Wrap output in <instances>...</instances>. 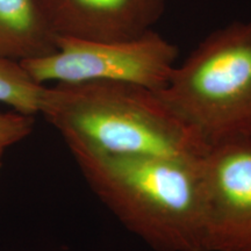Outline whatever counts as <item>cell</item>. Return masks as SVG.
<instances>
[{"label":"cell","mask_w":251,"mask_h":251,"mask_svg":"<svg viewBox=\"0 0 251 251\" xmlns=\"http://www.w3.org/2000/svg\"><path fill=\"white\" fill-rule=\"evenodd\" d=\"M34 118L15 111L0 112V150H6L27 139L34 129Z\"/></svg>","instance_id":"9c48e42d"},{"label":"cell","mask_w":251,"mask_h":251,"mask_svg":"<svg viewBox=\"0 0 251 251\" xmlns=\"http://www.w3.org/2000/svg\"><path fill=\"white\" fill-rule=\"evenodd\" d=\"M4 153H5V150H0V172H1V169H2V163H4Z\"/></svg>","instance_id":"30bf717a"},{"label":"cell","mask_w":251,"mask_h":251,"mask_svg":"<svg viewBox=\"0 0 251 251\" xmlns=\"http://www.w3.org/2000/svg\"><path fill=\"white\" fill-rule=\"evenodd\" d=\"M159 94L208 147L251 139V19L212 31Z\"/></svg>","instance_id":"3957f363"},{"label":"cell","mask_w":251,"mask_h":251,"mask_svg":"<svg viewBox=\"0 0 251 251\" xmlns=\"http://www.w3.org/2000/svg\"><path fill=\"white\" fill-rule=\"evenodd\" d=\"M46 85L37 83L23 63L0 57V102L21 114L40 113Z\"/></svg>","instance_id":"ba28073f"},{"label":"cell","mask_w":251,"mask_h":251,"mask_svg":"<svg viewBox=\"0 0 251 251\" xmlns=\"http://www.w3.org/2000/svg\"><path fill=\"white\" fill-rule=\"evenodd\" d=\"M178 48L155 30L131 39L57 37L52 54L24 62L37 83L109 81L162 91L177 67Z\"/></svg>","instance_id":"277c9868"},{"label":"cell","mask_w":251,"mask_h":251,"mask_svg":"<svg viewBox=\"0 0 251 251\" xmlns=\"http://www.w3.org/2000/svg\"><path fill=\"white\" fill-rule=\"evenodd\" d=\"M201 175L203 251H251V139L209 147Z\"/></svg>","instance_id":"5b68a950"},{"label":"cell","mask_w":251,"mask_h":251,"mask_svg":"<svg viewBox=\"0 0 251 251\" xmlns=\"http://www.w3.org/2000/svg\"><path fill=\"white\" fill-rule=\"evenodd\" d=\"M98 199L155 251H203L201 158L112 155L67 143Z\"/></svg>","instance_id":"6da1fadb"},{"label":"cell","mask_w":251,"mask_h":251,"mask_svg":"<svg viewBox=\"0 0 251 251\" xmlns=\"http://www.w3.org/2000/svg\"><path fill=\"white\" fill-rule=\"evenodd\" d=\"M57 37L39 0H0V57L20 63L48 56Z\"/></svg>","instance_id":"52a82bcc"},{"label":"cell","mask_w":251,"mask_h":251,"mask_svg":"<svg viewBox=\"0 0 251 251\" xmlns=\"http://www.w3.org/2000/svg\"><path fill=\"white\" fill-rule=\"evenodd\" d=\"M39 114L65 143L112 155L200 158L209 148L159 92L129 84L46 85Z\"/></svg>","instance_id":"7a4b0ae2"},{"label":"cell","mask_w":251,"mask_h":251,"mask_svg":"<svg viewBox=\"0 0 251 251\" xmlns=\"http://www.w3.org/2000/svg\"><path fill=\"white\" fill-rule=\"evenodd\" d=\"M168 0H39L56 37L108 41L153 29Z\"/></svg>","instance_id":"8992f818"}]
</instances>
